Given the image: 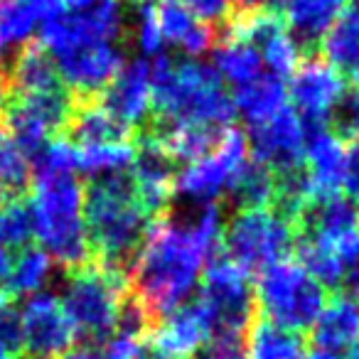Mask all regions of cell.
<instances>
[{
	"mask_svg": "<svg viewBox=\"0 0 359 359\" xmlns=\"http://www.w3.org/2000/svg\"><path fill=\"white\" fill-rule=\"evenodd\" d=\"M249 155L254 163L273 170V172H288V170L303 168L305 158V130L300 116L290 106H283L276 116L264 123H256L246 135Z\"/></svg>",
	"mask_w": 359,
	"mask_h": 359,
	"instance_id": "cell-12",
	"label": "cell"
},
{
	"mask_svg": "<svg viewBox=\"0 0 359 359\" xmlns=\"http://www.w3.org/2000/svg\"><path fill=\"white\" fill-rule=\"evenodd\" d=\"M8 195H11V192H8L6 187L0 185V207H3V205H6V202H8Z\"/></svg>",
	"mask_w": 359,
	"mask_h": 359,
	"instance_id": "cell-48",
	"label": "cell"
},
{
	"mask_svg": "<svg viewBox=\"0 0 359 359\" xmlns=\"http://www.w3.org/2000/svg\"><path fill=\"white\" fill-rule=\"evenodd\" d=\"M62 3H65V6H69L72 11H86V8L101 3V0H62Z\"/></svg>",
	"mask_w": 359,
	"mask_h": 359,
	"instance_id": "cell-45",
	"label": "cell"
},
{
	"mask_svg": "<svg viewBox=\"0 0 359 359\" xmlns=\"http://www.w3.org/2000/svg\"><path fill=\"white\" fill-rule=\"evenodd\" d=\"M150 84L153 106L143 126L170 128L182 123H202L229 128L234 123V101L231 94H226L215 67L160 55L150 65Z\"/></svg>",
	"mask_w": 359,
	"mask_h": 359,
	"instance_id": "cell-3",
	"label": "cell"
},
{
	"mask_svg": "<svg viewBox=\"0 0 359 359\" xmlns=\"http://www.w3.org/2000/svg\"><path fill=\"white\" fill-rule=\"evenodd\" d=\"M261 55L256 47L234 37H217L215 45V72L219 79L231 86H244L261 76Z\"/></svg>",
	"mask_w": 359,
	"mask_h": 359,
	"instance_id": "cell-25",
	"label": "cell"
},
{
	"mask_svg": "<svg viewBox=\"0 0 359 359\" xmlns=\"http://www.w3.org/2000/svg\"><path fill=\"white\" fill-rule=\"evenodd\" d=\"M241 342H244V339H241ZM241 342H234V339H219V342H212L210 354L195 357V359H244V354H241Z\"/></svg>",
	"mask_w": 359,
	"mask_h": 359,
	"instance_id": "cell-40",
	"label": "cell"
},
{
	"mask_svg": "<svg viewBox=\"0 0 359 359\" xmlns=\"http://www.w3.org/2000/svg\"><path fill=\"white\" fill-rule=\"evenodd\" d=\"M305 175H308L313 200L337 195L342 187L347 145L330 133V128L305 130Z\"/></svg>",
	"mask_w": 359,
	"mask_h": 359,
	"instance_id": "cell-16",
	"label": "cell"
},
{
	"mask_svg": "<svg viewBox=\"0 0 359 359\" xmlns=\"http://www.w3.org/2000/svg\"><path fill=\"white\" fill-rule=\"evenodd\" d=\"M295 251H298V264L303 266V271L310 278L318 280L325 290L342 285L347 271H344L342 261L330 241L315 239V236H300L295 241Z\"/></svg>",
	"mask_w": 359,
	"mask_h": 359,
	"instance_id": "cell-27",
	"label": "cell"
},
{
	"mask_svg": "<svg viewBox=\"0 0 359 359\" xmlns=\"http://www.w3.org/2000/svg\"><path fill=\"white\" fill-rule=\"evenodd\" d=\"M254 295L261 318L293 332L313 327L320 310L327 303L323 285L310 278L298 261L290 259H280L261 271Z\"/></svg>",
	"mask_w": 359,
	"mask_h": 359,
	"instance_id": "cell-5",
	"label": "cell"
},
{
	"mask_svg": "<svg viewBox=\"0 0 359 359\" xmlns=\"http://www.w3.org/2000/svg\"><path fill=\"white\" fill-rule=\"evenodd\" d=\"M6 3H8V0H0V8H3V6H6Z\"/></svg>",
	"mask_w": 359,
	"mask_h": 359,
	"instance_id": "cell-49",
	"label": "cell"
},
{
	"mask_svg": "<svg viewBox=\"0 0 359 359\" xmlns=\"http://www.w3.org/2000/svg\"><path fill=\"white\" fill-rule=\"evenodd\" d=\"M27 182H30V163L0 123V185L8 192H20Z\"/></svg>",
	"mask_w": 359,
	"mask_h": 359,
	"instance_id": "cell-32",
	"label": "cell"
},
{
	"mask_svg": "<svg viewBox=\"0 0 359 359\" xmlns=\"http://www.w3.org/2000/svg\"><path fill=\"white\" fill-rule=\"evenodd\" d=\"M11 269H13L11 251L0 246V283H6V280H8V276H11Z\"/></svg>",
	"mask_w": 359,
	"mask_h": 359,
	"instance_id": "cell-43",
	"label": "cell"
},
{
	"mask_svg": "<svg viewBox=\"0 0 359 359\" xmlns=\"http://www.w3.org/2000/svg\"><path fill=\"white\" fill-rule=\"evenodd\" d=\"M65 138L74 148L86 145H116V143H135V130L126 123L116 121L109 111H104L96 99L76 101L74 114L65 130Z\"/></svg>",
	"mask_w": 359,
	"mask_h": 359,
	"instance_id": "cell-18",
	"label": "cell"
},
{
	"mask_svg": "<svg viewBox=\"0 0 359 359\" xmlns=\"http://www.w3.org/2000/svg\"><path fill=\"white\" fill-rule=\"evenodd\" d=\"M57 359H101V354L94 347H72Z\"/></svg>",
	"mask_w": 359,
	"mask_h": 359,
	"instance_id": "cell-41",
	"label": "cell"
},
{
	"mask_svg": "<svg viewBox=\"0 0 359 359\" xmlns=\"http://www.w3.org/2000/svg\"><path fill=\"white\" fill-rule=\"evenodd\" d=\"M347 0H293L288 8L285 25L290 27V37L298 42L305 57L318 55L325 32L342 15Z\"/></svg>",
	"mask_w": 359,
	"mask_h": 359,
	"instance_id": "cell-19",
	"label": "cell"
},
{
	"mask_svg": "<svg viewBox=\"0 0 359 359\" xmlns=\"http://www.w3.org/2000/svg\"><path fill=\"white\" fill-rule=\"evenodd\" d=\"M327 128L332 135H337L344 145L359 140V84H347L342 99L330 111Z\"/></svg>",
	"mask_w": 359,
	"mask_h": 359,
	"instance_id": "cell-34",
	"label": "cell"
},
{
	"mask_svg": "<svg viewBox=\"0 0 359 359\" xmlns=\"http://www.w3.org/2000/svg\"><path fill=\"white\" fill-rule=\"evenodd\" d=\"M126 295L128 278L91 261L89 266L69 273L62 305L74 323L76 334L89 339H109L118 327Z\"/></svg>",
	"mask_w": 359,
	"mask_h": 359,
	"instance_id": "cell-6",
	"label": "cell"
},
{
	"mask_svg": "<svg viewBox=\"0 0 359 359\" xmlns=\"http://www.w3.org/2000/svg\"><path fill=\"white\" fill-rule=\"evenodd\" d=\"M55 67L76 101L96 99L123 67V50L118 45H81L55 57Z\"/></svg>",
	"mask_w": 359,
	"mask_h": 359,
	"instance_id": "cell-14",
	"label": "cell"
},
{
	"mask_svg": "<svg viewBox=\"0 0 359 359\" xmlns=\"http://www.w3.org/2000/svg\"><path fill=\"white\" fill-rule=\"evenodd\" d=\"M22 352L27 359H57L74 347L76 327L57 295H30L20 313Z\"/></svg>",
	"mask_w": 359,
	"mask_h": 359,
	"instance_id": "cell-11",
	"label": "cell"
},
{
	"mask_svg": "<svg viewBox=\"0 0 359 359\" xmlns=\"http://www.w3.org/2000/svg\"><path fill=\"white\" fill-rule=\"evenodd\" d=\"M288 99V89H285L283 79L276 74H261L254 81L244 86H236L234 96V109L241 118L249 126L264 123L271 116H276L285 106Z\"/></svg>",
	"mask_w": 359,
	"mask_h": 359,
	"instance_id": "cell-24",
	"label": "cell"
},
{
	"mask_svg": "<svg viewBox=\"0 0 359 359\" xmlns=\"http://www.w3.org/2000/svg\"><path fill=\"white\" fill-rule=\"evenodd\" d=\"M357 84H359V76H357Z\"/></svg>",
	"mask_w": 359,
	"mask_h": 359,
	"instance_id": "cell-50",
	"label": "cell"
},
{
	"mask_svg": "<svg viewBox=\"0 0 359 359\" xmlns=\"http://www.w3.org/2000/svg\"><path fill=\"white\" fill-rule=\"evenodd\" d=\"M212 344V327L197 300L160 318L145 334L150 359H195Z\"/></svg>",
	"mask_w": 359,
	"mask_h": 359,
	"instance_id": "cell-13",
	"label": "cell"
},
{
	"mask_svg": "<svg viewBox=\"0 0 359 359\" xmlns=\"http://www.w3.org/2000/svg\"><path fill=\"white\" fill-rule=\"evenodd\" d=\"M81 215L94 264L128 278L130 266L155 224L140 202L128 170L91 177L84 190Z\"/></svg>",
	"mask_w": 359,
	"mask_h": 359,
	"instance_id": "cell-2",
	"label": "cell"
},
{
	"mask_svg": "<svg viewBox=\"0 0 359 359\" xmlns=\"http://www.w3.org/2000/svg\"><path fill=\"white\" fill-rule=\"evenodd\" d=\"M99 106L109 111L116 121L138 130L148 121L153 106V84H150V65L145 60H133L121 67L109 86L96 96Z\"/></svg>",
	"mask_w": 359,
	"mask_h": 359,
	"instance_id": "cell-15",
	"label": "cell"
},
{
	"mask_svg": "<svg viewBox=\"0 0 359 359\" xmlns=\"http://www.w3.org/2000/svg\"><path fill=\"white\" fill-rule=\"evenodd\" d=\"M334 251H337L339 261H342L344 271H357L359 269V229L352 234L342 236L339 241H334Z\"/></svg>",
	"mask_w": 359,
	"mask_h": 359,
	"instance_id": "cell-38",
	"label": "cell"
},
{
	"mask_svg": "<svg viewBox=\"0 0 359 359\" xmlns=\"http://www.w3.org/2000/svg\"><path fill=\"white\" fill-rule=\"evenodd\" d=\"M288 96L293 111L300 116L303 130L325 128L330 111L342 99L347 81L334 67H330L323 57H305L298 69L290 74Z\"/></svg>",
	"mask_w": 359,
	"mask_h": 359,
	"instance_id": "cell-10",
	"label": "cell"
},
{
	"mask_svg": "<svg viewBox=\"0 0 359 359\" xmlns=\"http://www.w3.org/2000/svg\"><path fill=\"white\" fill-rule=\"evenodd\" d=\"M290 3H293V0H259L261 8H266V11H273V13H280V15H283V11H288Z\"/></svg>",
	"mask_w": 359,
	"mask_h": 359,
	"instance_id": "cell-44",
	"label": "cell"
},
{
	"mask_svg": "<svg viewBox=\"0 0 359 359\" xmlns=\"http://www.w3.org/2000/svg\"><path fill=\"white\" fill-rule=\"evenodd\" d=\"M197 303L210 320L212 342H219V339L241 342L256 310L251 276L224 254L215 256L202 271V288Z\"/></svg>",
	"mask_w": 359,
	"mask_h": 359,
	"instance_id": "cell-7",
	"label": "cell"
},
{
	"mask_svg": "<svg viewBox=\"0 0 359 359\" xmlns=\"http://www.w3.org/2000/svg\"><path fill=\"white\" fill-rule=\"evenodd\" d=\"M359 337V303L349 295H334L313 323V344L320 352H347Z\"/></svg>",
	"mask_w": 359,
	"mask_h": 359,
	"instance_id": "cell-20",
	"label": "cell"
},
{
	"mask_svg": "<svg viewBox=\"0 0 359 359\" xmlns=\"http://www.w3.org/2000/svg\"><path fill=\"white\" fill-rule=\"evenodd\" d=\"M27 8H32V13L37 15V20L45 25V22L55 20L65 13V3L62 0H20Z\"/></svg>",
	"mask_w": 359,
	"mask_h": 359,
	"instance_id": "cell-39",
	"label": "cell"
},
{
	"mask_svg": "<svg viewBox=\"0 0 359 359\" xmlns=\"http://www.w3.org/2000/svg\"><path fill=\"white\" fill-rule=\"evenodd\" d=\"M135 158V143H116V145H86L76 148V170L99 177V175L126 172Z\"/></svg>",
	"mask_w": 359,
	"mask_h": 359,
	"instance_id": "cell-30",
	"label": "cell"
},
{
	"mask_svg": "<svg viewBox=\"0 0 359 359\" xmlns=\"http://www.w3.org/2000/svg\"><path fill=\"white\" fill-rule=\"evenodd\" d=\"M347 352H349V359H359V337L354 339V342H352V347H349Z\"/></svg>",
	"mask_w": 359,
	"mask_h": 359,
	"instance_id": "cell-47",
	"label": "cell"
},
{
	"mask_svg": "<svg viewBox=\"0 0 359 359\" xmlns=\"http://www.w3.org/2000/svg\"><path fill=\"white\" fill-rule=\"evenodd\" d=\"M342 187L347 190V197L359 207V140L347 145V160H344Z\"/></svg>",
	"mask_w": 359,
	"mask_h": 359,
	"instance_id": "cell-37",
	"label": "cell"
},
{
	"mask_svg": "<svg viewBox=\"0 0 359 359\" xmlns=\"http://www.w3.org/2000/svg\"><path fill=\"white\" fill-rule=\"evenodd\" d=\"M202 22L212 27H219L226 20L231 11H234L236 0H182Z\"/></svg>",
	"mask_w": 359,
	"mask_h": 359,
	"instance_id": "cell-36",
	"label": "cell"
},
{
	"mask_svg": "<svg viewBox=\"0 0 359 359\" xmlns=\"http://www.w3.org/2000/svg\"><path fill=\"white\" fill-rule=\"evenodd\" d=\"M298 241V231L271 207L261 210H234L222 226V254L251 276L280 259H288Z\"/></svg>",
	"mask_w": 359,
	"mask_h": 359,
	"instance_id": "cell-8",
	"label": "cell"
},
{
	"mask_svg": "<svg viewBox=\"0 0 359 359\" xmlns=\"http://www.w3.org/2000/svg\"><path fill=\"white\" fill-rule=\"evenodd\" d=\"M303 359H342L339 354H330V352H320V349H313L310 354H303Z\"/></svg>",
	"mask_w": 359,
	"mask_h": 359,
	"instance_id": "cell-46",
	"label": "cell"
},
{
	"mask_svg": "<svg viewBox=\"0 0 359 359\" xmlns=\"http://www.w3.org/2000/svg\"><path fill=\"white\" fill-rule=\"evenodd\" d=\"M205 261L207 256L190 222L180 224L168 215L150 226L148 239L128 271V290L148 318L158 323L185 305L205 271Z\"/></svg>",
	"mask_w": 359,
	"mask_h": 359,
	"instance_id": "cell-1",
	"label": "cell"
},
{
	"mask_svg": "<svg viewBox=\"0 0 359 359\" xmlns=\"http://www.w3.org/2000/svg\"><path fill=\"white\" fill-rule=\"evenodd\" d=\"M22 354V334H20V315L15 313L13 303L0 308V359H20Z\"/></svg>",
	"mask_w": 359,
	"mask_h": 359,
	"instance_id": "cell-35",
	"label": "cell"
},
{
	"mask_svg": "<svg viewBox=\"0 0 359 359\" xmlns=\"http://www.w3.org/2000/svg\"><path fill=\"white\" fill-rule=\"evenodd\" d=\"M37 25L40 20L32 8L20 0H8L0 8V45H27Z\"/></svg>",
	"mask_w": 359,
	"mask_h": 359,
	"instance_id": "cell-31",
	"label": "cell"
},
{
	"mask_svg": "<svg viewBox=\"0 0 359 359\" xmlns=\"http://www.w3.org/2000/svg\"><path fill=\"white\" fill-rule=\"evenodd\" d=\"M244 359H303L305 342L300 332L285 330L266 318L251 320L241 342Z\"/></svg>",
	"mask_w": 359,
	"mask_h": 359,
	"instance_id": "cell-23",
	"label": "cell"
},
{
	"mask_svg": "<svg viewBox=\"0 0 359 359\" xmlns=\"http://www.w3.org/2000/svg\"><path fill=\"white\" fill-rule=\"evenodd\" d=\"M320 57L339 74L359 76V6L344 8L342 15L325 32L318 47Z\"/></svg>",
	"mask_w": 359,
	"mask_h": 359,
	"instance_id": "cell-22",
	"label": "cell"
},
{
	"mask_svg": "<svg viewBox=\"0 0 359 359\" xmlns=\"http://www.w3.org/2000/svg\"><path fill=\"white\" fill-rule=\"evenodd\" d=\"M52 276V259L37 246H27L20 251L18 259H13V269L8 276V290L13 300L20 295H37L47 285Z\"/></svg>",
	"mask_w": 359,
	"mask_h": 359,
	"instance_id": "cell-28",
	"label": "cell"
},
{
	"mask_svg": "<svg viewBox=\"0 0 359 359\" xmlns=\"http://www.w3.org/2000/svg\"><path fill=\"white\" fill-rule=\"evenodd\" d=\"M158 27L163 42H172L190 57H200L217 45V27L202 22L182 0H158Z\"/></svg>",
	"mask_w": 359,
	"mask_h": 359,
	"instance_id": "cell-17",
	"label": "cell"
},
{
	"mask_svg": "<svg viewBox=\"0 0 359 359\" xmlns=\"http://www.w3.org/2000/svg\"><path fill=\"white\" fill-rule=\"evenodd\" d=\"M35 217V239L42 251L62 269H84L91 261V246L84 226V187L74 175L52 180H35L30 195Z\"/></svg>",
	"mask_w": 359,
	"mask_h": 359,
	"instance_id": "cell-4",
	"label": "cell"
},
{
	"mask_svg": "<svg viewBox=\"0 0 359 359\" xmlns=\"http://www.w3.org/2000/svg\"><path fill=\"white\" fill-rule=\"evenodd\" d=\"M357 6H359V0H357Z\"/></svg>",
	"mask_w": 359,
	"mask_h": 359,
	"instance_id": "cell-51",
	"label": "cell"
},
{
	"mask_svg": "<svg viewBox=\"0 0 359 359\" xmlns=\"http://www.w3.org/2000/svg\"><path fill=\"white\" fill-rule=\"evenodd\" d=\"M259 55H261V62H266V65L271 67V74L280 76V79L293 74V72L298 69L300 60H305L298 42L290 37L288 27L280 30L278 35L271 37L266 45H261Z\"/></svg>",
	"mask_w": 359,
	"mask_h": 359,
	"instance_id": "cell-33",
	"label": "cell"
},
{
	"mask_svg": "<svg viewBox=\"0 0 359 359\" xmlns=\"http://www.w3.org/2000/svg\"><path fill=\"white\" fill-rule=\"evenodd\" d=\"M246 163H249L246 133L236 126H229L210 155L180 170L175 180V192L200 205H212L217 197L229 192L234 177Z\"/></svg>",
	"mask_w": 359,
	"mask_h": 359,
	"instance_id": "cell-9",
	"label": "cell"
},
{
	"mask_svg": "<svg viewBox=\"0 0 359 359\" xmlns=\"http://www.w3.org/2000/svg\"><path fill=\"white\" fill-rule=\"evenodd\" d=\"M229 200L234 210H261V207H271L276 197V172L264 165L249 163L239 170L229 187Z\"/></svg>",
	"mask_w": 359,
	"mask_h": 359,
	"instance_id": "cell-26",
	"label": "cell"
},
{
	"mask_svg": "<svg viewBox=\"0 0 359 359\" xmlns=\"http://www.w3.org/2000/svg\"><path fill=\"white\" fill-rule=\"evenodd\" d=\"M344 283H347V293H344V295H349V298L359 303V269L349 271V273L344 276Z\"/></svg>",
	"mask_w": 359,
	"mask_h": 359,
	"instance_id": "cell-42",
	"label": "cell"
},
{
	"mask_svg": "<svg viewBox=\"0 0 359 359\" xmlns=\"http://www.w3.org/2000/svg\"><path fill=\"white\" fill-rule=\"evenodd\" d=\"M35 239V217L25 197H11L0 207V246L3 249H27Z\"/></svg>",
	"mask_w": 359,
	"mask_h": 359,
	"instance_id": "cell-29",
	"label": "cell"
},
{
	"mask_svg": "<svg viewBox=\"0 0 359 359\" xmlns=\"http://www.w3.org/2000/svg\"><path fill=\"white\" fill-rule=\"evenodd\" d=\"M8 86L13 94H42V91L62 89L65 81L60 79V72L55 60L47 55V50L35 42H27L18 50V55L6 67Z\"/></svg>",
	"mask_w": 359,
	"mask_h": 359,
	"instance_id": "cell-21",
	"label": "cell"
}]
</instances>
